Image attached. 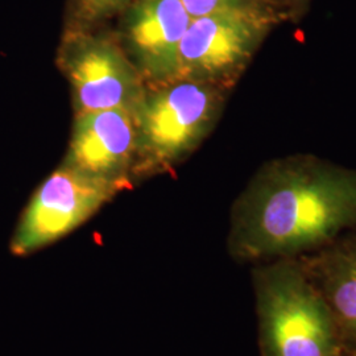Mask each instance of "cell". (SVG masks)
<instances>
[{"label": "cell", "instance_id": "4fadbf2b", "mask_svg": "<svg viewBox=\"0 0 356 356\" xmlns=\"http://www.w3.org/2000/svg\"><path fill=\"white\" fill-rule=\"evenodd\" d=\"M347 356H356V353H353V354H350V355Z\"/></svg>", "mask_w": 356, "mask_h": 356}, {"label": "cell", "instance_id": "277c9868", "mask_svg": "<svg viewBox=\"0 0 356 356\" xmlns=\"http://www.w3.org/2000/svg\"><path fill=\"white\" fill-rule=\"evenodd\" d=\"M286 19L273 0L191 19L181 41L176 78L231 90L268 35Z\"/></svg>", "mask_w": 356, "mask_h": 356}, {"label": "cell", "instance_id": "8992f818", "mask_svg": "<svg viewBox=\"0 0 356 356\" xmlns=\"http://www.w3.org/2000/svg\"><path fill=\"white\" fill-rule=\"evenodd\" d=\"M124 188L63 164L38 186L26 204L11 239L13 254L28 256L60 241Z\"/></svg>", "mask_w": 356, "mask_h": 356}, {"label": "cell", "instance_id": "7c38bea8", "mask_svg": "<svg viewBox=\"0 0 356 356\" xmlns=\"http://www.w3.org/2000/svg\"><path fill=\"white\" fill-rule=\"evenodd\" d=\"M288 19L297 20L305 15L312 0H273Z\"/></svg>", "mask_w": 356, "mask_h": 356}, {"label": "cell", "instance_id": "3957f363", "mask_svg": "<svg viewBox=\"0 0 356 356\" xmlns=\"http://www.w3.org/2000/svg\"><path fill=\"white\" fill-rule=\"evenodd\" d=\"M229 90L175 78L147 88L135 113L136 157L132 175H153L189 156L219 119Z\"/></svg>", "mask_w": 356, "mask_h": 356}, {"label": "cell", "instance_id": "9c48e42d", "mask_svg": "<svg viewBox=\"0 0 356 356\" xmlns=\"http://www.w3.org/2000/svg\"><path fill=\"white\" fill-rule=\"evenodd\" d=\"M297 259L330 306L343 339L346 356L356 353V234H344Z\"/></svg>", "mask_w": 356, "mask_h": 356}, {"label": "cell", "instance_id": "6da1fadb", "mask_svg": "<svg viewBox=\"0 0 356 356\" xmlns=\"http://www.w3.org/2000/svg\"><path fill=\"white\" fill-rule=\"evenodd\" d=\"M356 229V168L312 153L259 168L231 209L229 254L238 263L294 259Z\"/></svg>", "mask_w": 356, "mask_h": 356}, {"label": "cell", "instance_id": "5b68a950", "mask_svg": "<svg viewBox=\"0 0 356 356\" xmlns=\"http://www.w3.org/2000/svg\"><path fill=\"white\" fill-rule=\"evenodd\" d=\"M58 65L73 90L76 114L126 110L135 115L148 88L120 44L89 29L69 31Z\"/></svg>", "mask_w": 356, "mask_h": 356}, {"label": "cell", "instance_id": "7a4b0ae2", "mask_svg": "<svg viewBox=\"0 0 356 356\" xmlns=\"http://www.w3.org/2000/svg\"><path fill=\"white\" fill-rule=\"evenodd\" d=\"M260 356H346L330 306L297 257L254 264Z\"/></svg>", "mask_w": 356, "mask_h": 356}, {"label": "cell", "instance_id": "52a82bcc", "mask_svg": "<svg viewBox=\"0 0 356 356\" xmlns=\"http://www.w3.org/2000/svg\"><path fill=\"white\" fill-rule=\"evenodd\" d=\"M191 19L181 0H132L124 10V51L147 86L176 78L181 41Z\"/></svg>", "mask_w": 356, "mask_h": 356}, {"label": "cell", "instance_id": "ba28073f", "mask_svg": "<svg viewBox=\"0 0 356 356\" xmlns=\"http://www.w3.org/2000/svg\"><path fill=\"white\" fill-rule=\"evenodd\" d=\"M136 140L135 116L126 110L76 114L63 164L85 176L129 186Z\"/></svg>", "mask_w": 356, "mask_h": 356}, {"label": "cell", "instance_id": "8fae6325", "mask_svg": "<svg viewBox=\"0 0 356 356\" xmlns=\"http://www.w3.org/2000/svg\"><path fill=\"white\" fill-rule=\"evenodd\" d=\"M191 17H201L210 13L254 6L267 0H181Z\"/></svg>", "mask_w": 356, "mask_h": 356}, {"label": "cell", "instance_id": "30bf717a", "mask_svg": "<svg viewBox=\"0 0 356 356\" xmlns=\"http://www.w3.org/2000/svg\"><path fill=\"white\" fill-rule=\"evenodd\" d=\"M132 0H72V29H89L90 26L122 13Z\"/></svg>", "mask_w": 356, "mask_h": 356}]
</instances>
